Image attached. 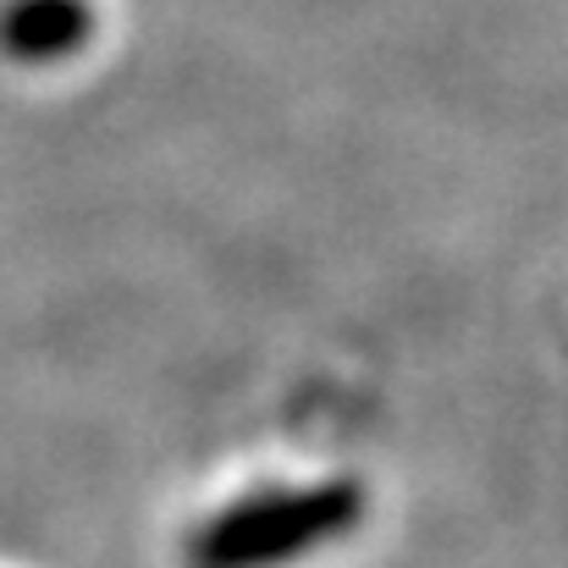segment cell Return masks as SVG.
Listing matches in <instances>:
<instances>
[{"label":"cell","mask_w":568,"mask_h":568,"mask_svg":"<svg viewBox=\"0 0 568 568\" xmlns=\"http://www.w3.org/2000/svg\"><path fill=\"white\" fill-rule=\"evenodd\" d=\"M365 514V491L348 480L304 486L282 497H254L243 508H226L210 519L193 541V568H276L293 564L343 530H354Z\"/></svg>","instance_id":"cell-1"},{"label":"cell","mask_w":568,"mask_h":568,"mask_svg":"<svg viewBox=\"0 0 568 568\" xmlns=\"http://www.w3.org/2000/svg\"><path fill=\"white\" fill-rule=\"evenodd\" d=\"M94 33V11L83 0H11L0 11V44L22 61L72 55Z\"/></svg>","instance_id":"cell-2"}]
</instances>
